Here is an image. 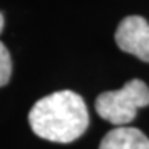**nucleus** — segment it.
I'll use <instances>...</instances> for the list:
<instances>
[{"instance_id": "4", "label": "nucleus", "mask_w": 149, "mask_h": 149, "mask_svg": "<svg viewBox=\"0 0 149 149\" xmlns=\"http://www.w3.org/2000/svg\"><path fill=\"white\" fill-rule=\"evenodd\" d=\"M99 149H149V139L137 128H114L102 139Z\"/></svg>"}, {"instance_id": "3", "label": "nucleus", "mask_w": 149, "mask_h": 149, "mask_svg": "<svg viewBox=\"0 0 149 149\" xmlns=\"http://www.w3.org/2000/svg\"><path fill=\"white\" fill-rule=\"evenodd\" d=\"M116 44L123 52L149 63V23L140 15L123 18L116 31Z\"/></svg>"}, {"instance_id": "2", "label": "nucleus", "mask_w": 149, "mask_h": 149, "mask_svg": "<svg viewBox=\"0 0 149 149\" xmlns=\"http://www.w3.org/2000/svg\"><path fill=\"white\" fill-rule=\"evenodd\" d=\"M148 105L149 87L141 79H131L119 90L99 94L94 102L96 113L117 128L131 123L137 111Z\"/></svg>"}, {"instance_id": "6", "label": "nucleus", "mask_w": 149, "mask_h": 149, "mask_svg": "<svg viewBox=\"0 0 149 149\" xmlns=\"http://www.w3.org/2000/svg\"><path fill=\"white\" fill-rule=\"evenodd\" d=\"M3 26H5V18L2 15V12H0V33H2V31H3Z\"/></svg>"}, {"instance_id": "5", "label": "nucleus", "mask_w": 149, "mask_h": 149, "mask_svg": "<svg viewBox=\"0 0 149 149\" xmlns=\"http://www.w3.org/2000/svg\"><path fill=\"white\" fill-rule=\"evenodd\" d=\"M12 73V63H11V55L6 46L0 41V87H3L9 82Z\"/></svg>"}, {"instance_id": "1", "label": "nucleus", "mask_w": 149, "mask_h": 149, "mask_svg": "<svg viewBox=\"0 0 149 149\" xmlns=\"http://www.w3.org/2000/svg\"><path fill=\"white\" fill-rule=\"evenodd\" d=\"M84 99L72 90H61L37 100L29 111V123L38 137L55 143H70L88 128Z\"/></svg>"}]
</instances>
